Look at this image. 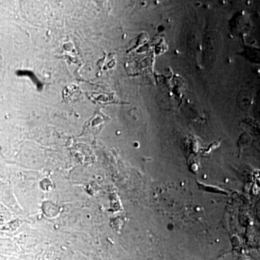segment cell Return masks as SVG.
Segmentation results:
<instances>
[{"label":"cell","mask_w":260,"mask_h":260,"mask_svg":"<svg viewBox=\"0 0 260 260\" xmlns=\"http://www.w3.org/2000/svg\"><path fill=\"white\" fill-rule=\"evenodd\" d=\"M254 180L255 181L256 185L260 186V171H256L254 174Z\"/></svg>","instance_id":"cell-1"}]
</instances>
